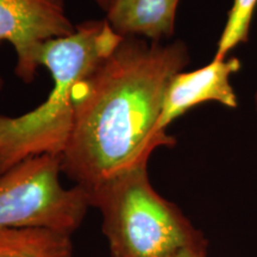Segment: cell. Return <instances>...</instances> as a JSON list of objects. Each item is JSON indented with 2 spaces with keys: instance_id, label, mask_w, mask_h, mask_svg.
<instances>
[{
  "instance_id": "cell-1",
  "label": "cell",
  "mask_w": 257,
  "mask_h": 257,
  "mask_svg": "<svg viewBox=\"0 0 257 257\" xmlns=\"http://www.w3.org/2000/svg\"><path fill=\"white\" fill-rule=\"evenodd\" d=\"M191 61L187 44L123 37L74 91V121L62 173L89 193L148 166L175 137L159 128L170 80Z\"/></svg>"
},
{
  "instance_id": "cell-2",
  "label": "cell",
  "mask_w": 257,
  "mask_h": 257,
  "mask_svg": "<svg viewBox=\"0 0 257 257\" xmlns=\"http://www.w3.org/2000/svg\"><path fill=\"white\" fill-rule=\"evenodd\" d=\"M121 40L106 19H92L44 44L41 66L50 72L53 88L35 110L18 117L0 114V174L30 157L62 155L72 134L76 86Z\"/></svg>"
},
{
  "instance_id": "cell-3",
  "label": "cell",
  "mask_w": 257,
  "mask_h": 257,
  "mask_svg": "<svg viewBox=\"0 0 257 257\" xmlns=\"http://www.w3.org/2000/svg\"><path fill=\"white\" fill-rule=\"evenodd\" d=\"M100 212L111 257H165L208 243L178 205L156 192L148 166L138 167L89 192Z\"/></svg>"
},
{
  "instance_id": "cell-4",
  "label": "cell",
  "mask_w": 257,
  "mask_h": 257,
  "mask_svg": "<svg viewBox=\"0 0 257 257\" xmlns=\"http://www.w3.org/2000/svg\"><path fill=\"white\" fill-rule=\"evenodd\" d=\"M61 173L60 156L41 155L0 174V229L34 227L72 236L91 202L80 186L64 188Z\"/></svg>"
},
{
  "instance_id": "cell-5",
  "label": "cell",
  "mask_w": 257,
  "mask_h": 257,
  "mask_svg": "<svg viewBox=\"0 0 257 257\" xmlns=\"http://www.w3.org/2000/svg\"><path fill=\"white\" fill-rule=\"evenodd\" d=\"M66 0H0V44L16 53L15 74L24 83L36 79L47 42L75 32Z\"/></svg>"
},
{
  "instance_id": "cell-6",
  "label": "cell",
  "mask_w": 257,
  "mask_h": 257,
  "mask_svg": "<svg viewBox=\"0 0 257 257\" xmlns=\"http://www.w3.org/2000/svg\"><path fill=\"white\" fill-rule=\"evenodd\" d=\"M242 68L238 57L216 59L201 68L180 72L170 80L167 88L159 128L167 131L173 121L205 102H217L229 108L238 107V98L231 78Z\"/></svg>"
},
{
  "instance_id": "cell-7",
  "label": "cell",
  "mask_w": 257,
  "mask_h": 257,
  "mask_svg": "<svg viewBox=\"0 0 257 257\" xmlns=\"http://www.w3.org/2000/svg\"><path fill=\"white\" fill-rule=\"evenodd\" d=\"M181 0H111L105 19L120 37L163 42L175 32Z\"/></svg>"
},
{
  "instance_id": "cell-8",
  "label": "cell",
  "mask_w": 257,
  "mask_h": 257,
  "mask_svg": "<svg viewBox=\"0 0 257 257\" xmlns=\"http://www.w3.org/2000/svg\"><path fill=\"white\" fill-rule=\"evenodd\" d=\"M0 257H74L72 236L47 229H0Z\"/></svg>"
},
{
  "instance_id": "cell-9",
  "label": "cell",
  "mask_w": 257,
  "mask_h": 257,
  "mask_svg": "<svg viewBox=\"0 0 257 257\" xmlns=\"http://www.w3.org/2000/svg\"><path fill=\"white\" fill-rule=\"evenodd\" d=\"M256 8L257 0H233L218 40L216 59H225L233 49L248 42Z\"/></svg>"
},
{
  "instance_id": "cell-10",
  "label": "cell",
  "mask_w": 257,
  "mask_h": 257,
  "mask_svg": "<svg viewBox=\"0 0 257 257\" xmlns=\"http://www.w3.org/2000/svg\"><path fill=\"white\" fill-rule=\"evenodd\" d=\"M207 246L208 243L185 246L165 257H207Z\"/></svg>"
},
{
  "instance_id": "cell-11",
  "label": "cell",
  "mask_w": 257,
  "mask_h": 257,
  "mask_svg": "<svg viewBox=\"0 0 257 257\" xmlns=\"http://www.w3.org/2000/svg\"><path fill=\"white\" fill-rule=\"evenodd\" d=\"M95 2V4L99 6V8H100L102 11H106V10H107V8H108V5H110V3H111V0H94Z\"/></svg>"
},
{
  "instance_id": "cell-12",
  "label": "cell",
  "mask_w": 257,
  "mask_h": 257,
  "mask_svg": "<svg viewBox=\"0 0 257 257\" xmlns=\"http://www.w3.org/2000/svg\"><path fill=\"white\" fill-rule=\"evenodd\" d=\"M3 87H4V79H3L2 75H0V91H2Z\"/></svg>"
},
{
  "instance_id": "cell-13",
  "label": "cell",
  "mask_w": 257,
  "mask_h": 257,
  "mask_svg": "<svg viewBox=\"0 0 257 257\" xmlns=\"http://www.w3.org/2000/svg\"><path fill=\"white\" fill-rule=\"evenodd\" d=\"M255 108H256V113H257V91L255 92Z\"/></svg>"
}]
</instances>
